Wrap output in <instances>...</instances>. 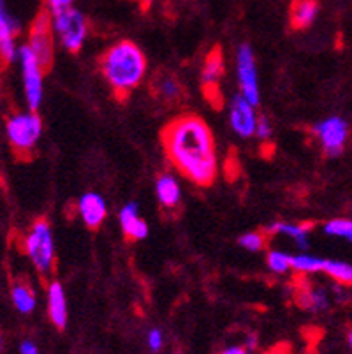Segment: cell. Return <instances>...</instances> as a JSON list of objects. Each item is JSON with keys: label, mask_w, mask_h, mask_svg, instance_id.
<instances>
[{"label": "cell", "mask_w": 352, "mask_h": 354, "mask_svg": "<svg viewBox=\"0 0 352 354\" xmlns=\"http://www.w3.org/2000/svg\"><path fill=\"white\" fill-rule=\"evenodd\" d=\"M164 152L183 178L208 187L219 175L217 143L212 129L199 115L182 113L171 118L160 133Z\"/></svg>", "instance_id": "6da1fadb"}, {"label": "cell", "mask_w": 352, "mask_h": 354, "mask_svg": "<svg viewBox=\"0 0 352 354\" xmlns=\"http://www.w3.org/2000/svg\"><path fill=\"white\" fill-rule=\"evenodd\" d=\"M99 69L118 101H125L147 76L145 53L132 41H118L99 57Z\"/></svg>", "instance_id": "7a4b0ae2"}, {"label": "cell", "mask_w": 352, "mask_h": 354, "mask_svg": "<svg viewBox=\"0 0 352 354\" xmlns=\"http://www.w3.org/2000/svg\"><path fill=\"white\" fill-rule=\"evenodd\" d=\"M25 252L30 257L34 263L35 270L43 275L53 272L55 268V241L53 233H51V226L48 221L39 218L34 222V226L28 231L27 238H25Z\"/></svg>", "instance_id": "3957f363"}, {"label": "cell", "mask_w": 352, "mask_h": 354, "mask_svg": "<svg viewBox=\"0 0 352 354\" xmlns=\"http://www.w3.org/2000/svg\"><path fill=\"white\" fill-rule=\"evenodd\" d=\"M51 25H53V32L58 41H60V44L69 53H77L82 50L83 44H85L86 34H89V25H86L85 16L76 8H67L64 11L53 12L51 15Z\"/></svg>", "instance_id": "277c9868"}, {"label": "cell", "mask_w": 352, "mask_h": 354, "mask_svg": "<svg viewBox=\"0 0 352 354\" xmlns=\"http://www.w3.org/2000/svg\"><path fill=\"white\" fill-rule=\"evenodd\" d=\"M11 147L19 153L32 152L43 134V122L35 111L12 115L6 125Z\"/></svg>", "instance_id": "5b68a950"}, {"label": "cell", "mask_w": 352, "mask_h": 354, "mask_svg": "<svg viewBox=\"0 0 352 354\" xmlns=\"http://www.w3.org/2000/svg\"><path fill=\"white\" fill-rule=\"evenodd\" d=\"M18 59L19 64H21V74H24L27 104L30 108V111H37V108L43 102V78L46 71L41 66V62H39V59L34 55V51L28 48V44L19 48Z\"/></svg>", "instance_id": "8992f818"}, {"label": "cell", "mask_w": 352, "mask_h": 354, "mask_svg": "<svg viewBox=\"0 0 352 354\" xmlns=\"http://www.w3.org/2000/svg\"><path fill=\"white\" fill-rule=\"evenodd\" d=\"M237 69L240 94L243 95L250 104L257 106L261 101V90L259 82H257L256 57H254V51H252L250 44H240V48H238Z\"/></svg>", "instance_id": "52a82bcc"}, {"label": "cell", "mask_w": 352, "mask_h": 354, "mask_svg": "<svg viewBox=\"0 0 352 354\" xmlns=\"http://www.w3.org/2000/svg\"><path fill=\"white\" fill-rule=\"evenodd\" d=\"M53 25H51V16L46 11L39 12L34 20L28 34V48L34 51L44 71H48L53 64Z\"/></svg>", "instance_id": "ba28073f"}, {"label": "cell", "mask_w": 352, "mask_h": 354, "mask_svg": "<svg viewBox=\"0 0 352 354\" xmlns=\"http://www.w3.org/2000/svg\"><path fill=\"white\" fill-rule=\"evenodd\" d=\"M312 134L329 157L342 153L349 140V124L340 117H328L312 127Z\"/></svg>", "instance_id": "9c48e42d"}, {"label": "cell", "mask_w": 352, "mask_h": 354, "mask_svg": "<svg viewBox=\"0 0 352 354\" xmlns=\"http://www.w3.org/2000/svg\"><path fill=\"white\" fill-rule=\"evenodd\" d=\"M224 55H222L221 48H213L208 55H206L205 66L201 71V86L203 94H205L206 101L213 104L215 108L222 106V90L221 82L224 76Z\"/></svg>", "instance_id": "30bf717a"}, {"label": "cell", "mask_w": 352, "mask_h": 354, "mask_svg": "<svg viewBox=\"0 0 352 354\" xmlns=\"http://www.w3.org/2000/svg\"><path fill=\"white\" fill-rule=\"evenodd\" d=\"M256 106L250 104L241 94H237L229 102V122H231L232 131L240 138L256 136L257 127Z\"/></svg>", "instance_id": "8fae6325"}, {"label": "cell", "mask_w": 352, "mask_h": 354, "mask_svg": "<svg viewBox=\"0 0 352 354\" xmlns=\"http://www.w3.org/2000/svg\"><path fill=\"white\" fill-rule=\"evenodd\" d=\"M19 27L18 21L6 9L4 0H0V64H11L18 57L16 48V34Z\"/></svg>", "instance_id": "7c38bea8"}, {"label": "cell", "mask_w": 352, "mask_h": 354, "mask_svg": "<svg viewBox=\"0 0 352 354\" xmlns=\"http://www.w3.org/2000/svg\"><path fill=\"white\" fill-rule=\"evenodd\" d=\"M77 212L82 215V221L90 230H97L102 226V222L108 217V207L102 196L97 192H86L77 201Z\"/></svg>", "instance_id": "4fadbf2b"}, {"label": "cell", "mask_w": 352, "mask_h": 354, "mask_svg": "<svg viewBox=\"0 0 352 354\" xmlns=\"http://www.w3.org/2000/svg\"><path fill=\"white\" fill-rule=\"evenodd\" d=\"M151 92L164 104H176L183 99V86L174 74L159 71L151 78Z\"/></svg>", "instance_id": "5bb4252c"}, {"label": "cell", "mask_w": 352, "mask_h": 354, "mask_svg": "<svg viewBox=\"0 0 352 354\" xmlns=\"http://www.w3.org/2000/svg\"><path fill=\"white\" fill-rule=\"evenodd\" d=\"M120 227L125 238L131 241H140L148 236V224L140 214V208L136 203H127L118 214Z\"/></svg>", "instance_id": "9a60e30c"}, {"label": "cell", "mask_w": 352, "mask_h": 354, "mask_svg": "<svg viewBox=\"0 0 352 354\" xmlns=\"http://www.w3.org/2000/svg\"><path fill=\"white\" fill-rule=\"evenodd\" d=\"M48 315L58 330H64L67 326L66 291H64L62 284L57 281L48 286Z\"/></svg>", "instance_id": "2e32d148"}, {"label": "cell", "mask_w": 352, "mask_h": 354, "mask_svg": "<svg viewBox=\"0 0 352 354\" xmlns=\"http://www.w3.org/2000/svg\"><path fill=\"white\" fill-rule=\"evenodd\" d=\"M319 12V0H293L289 8V24L295 30L312 27Z\"/></svg>", "instance_id": "e0dca14e"}, {"label": "cell", "mask_w": 352, "mask_h": 354, "mask_svg": "<svg viewBox=\"0 0 352 354\" xmlns=\"http://www.w3.org/2000/svg\"><path fill=\"white\" fill-rule=\"evenodd\" d=\"M155 192H157V199H159L160 207L173 210L182 201V189H180L178 180L174 178L169 173H163L157 178L155 183Z\"/></svg>", "instance_id": "ac0fdd59"}, {"label": "cell", "mask_w": 352, "mask_h": 354, "mask_svg": "<svg viewBox=\"0 0 352 354\" xmlns=\"http://www.w3.org/2000/svg\"><path fill=\"white\" fill-rule=\"evenodd\" d=\"M312 230V224H290V222H273L266 227L268 236L270 234H284V236L290 238L295 241L299 249H306L308 247V234Z\"/></svg>", "instance_id": "d6986e66"}, {"label": "cell", "mask_w": 352, "mask_h": 354, "mask_svg": "<svg viewBox=\"0 0 352 354\" xmlns=\"http://www.w3.org/2000/svg\"><path fill=\"white\" fill-rule=\"evenodd\" d=\"M296 300L303 308L312 312H322L329 307V296L322 288L306 286V288L299 289Z\"/></svg>", "instance_id": "ffe728a7"}, {"label": "cell", "mask_w": 352, "mask_h": 354, "mask_svg": "<svg viewBox=\"0 0 352 354\" xmlns=\"http://www.w3.org/2000/svg\"><path fill=\"white\" fill-rule=\"evenodd\" d=\"M322 273H326L337 284L345 286V288H352V265L347 263V261L326 259Z\"/></svg>", "instance_id": "44dd1931"}, {"label": "cell", "mask_w": 352, "mask_h": 354, "mask_svg": "<svg viewBox=\"0 0 352 354\" xmlns=\"http://www.w3.org/2000/svg\"><path fill=\"white\" fill-rule=\"evenodd\" d=\"M326 259L317 256H312V254H296L293 256V270L299 275H314L324 270Z\"/></svg>", "instance_id": "7402d4cb"}, {"label": "cell", "mask_w": 352, "mask_h": 354, "mask_svg": "<svg viewBox=\"0 0 352 354\" xmlns=\"http://www.w3.org/2000/svg\"><path fill=\"white\" fill-rule=\"evenodd\" d=\"M12 301L21 314H30L34 310L35 296L27 282H18V284L12 286Z\"/></svg>", "instance_id": "603a6c76"}, {"label": "cell", "mask_w": 352, "mask_h": 354, "mask_svg": "<svg viewBox=\"0 0 352 354\" xmlns=\"http://www.w3.org/2000/svg\"><path fill=\"white\" fill-rule=\"evenodd\" d=\"M324 233L328 236L342 238L352 243V218H333L324 224Z\"/></svg>", "instance_id": "cb8c5ba5"}, {"label": "cell", "mask_w": 352, "mask_h": 354, "mask_svg": "<svg viewBox=\"0 0 352 354\" xmlns=\"http://www.w3.org/2000/svg\"><path fill=\"white\" fill-rule=\"evenodd\" d=\"M266 265L273 273H287L293 270V256L282 250H270L266 256Z\"/></svg>", "instance_id": "d4e9b609"}, {"label": "cell", "mask_w": 352, "mask_h": 354, "mask_svg": "<svg viewBox=\"0 0 352 354\" xmlns=\"http://www.w3.org/2000/svg\"><path fill=\"white\" fill-rule=\"evenodd\" d=\"M238 243L250 252H259L266 247L268 233L266 231H248V233L241 234Z\"/></svg>", "instance_id": "484cf974"}, {"label": "cell", "mask_w": 352, "mask_h": 354, "mask_svg": "<svg viewBox=\"0 0 352 354\" xmlns=\"http://www.w3.org/2000/svg\"><path fill=\"white\" fill-rule=\"evenodd\" d=\"M271 134H273V129H271V124L270 120H268V117H259V120H257V127H256L257 140H261L264 143V141L270 140Z\"/></svg>", "instance_id": "4316f807"}, {"label": "cell", "mask_w": 352, "mask_h": 354, "mask_svg": "<svg viewBox=\"0 0 352 354\" xmlns=\"http://www.w3.org/2000/svg\"><path fill=\"white\" fill-rule=\"evenodd\" d=\"M147 342H148V347H150L151 351H159L164 344V335L160 333V330L154 328V330L148 331Z\"/></svg>", "instance_id": "83f0119b"}, {"label": "cell", "mask_w": 352, "mask_h": 354, "mask_svg": "<svg viewBox=\"0 0 352 354\" xmlns=\"http://www.w3.org/2000/svg\"><path fill=\"white\" fill-rule=\"evenodd\" d=\"M48 2V8H50V12L53 15V12H58V11H64V9L67 8H73L74 0H46Z\"/></svg>", "instance_id": "f1b7e54d"}, {"label": "cell", "mask_w": 352, "mask_h": 354, "mask_svg": "<svg viewBox=\"0 0 352 354\" xmlns=\"http://www.w3.org/2000/svg\"><path fill=\"white\" fill-rule=\"evenodd\" d=\"M261 354H293V351H290L289 344L280 342V344H275V346H271L270 349H266Z\"/></svg>", "instance_id": "f546056e"}, {"label": "cell", "mask_w": 352, "mask_h": 354, "mask_svg": "<svg viewBox=\"0 0 352 354\" xmlns=\"http://www.w3.org/2000/svg\"><path fill=\"white\" fill-rule=\"evenodd\" d=\"M19 353L21 354H39V349H37V346L32 342V340H25V342H21V346H19Z\"/></svg>", "instance_id": "4dcf8cb0"}, {"label": "cell", "mask_w": 352, "mask_h": 354, "mask_svg": "<svg viewBox=\"0 0 352 354\" xmlns=\"http://www.w3.org/2000/svg\"><path fill=\"white\" fill-rule=\"evenodd\" d=\"M221 354H248V349L243 346H229L221 351Z\"/></svg>", "instance_id": "1f68e13d"}, {"label": "cell", "mask_w": 352, "mask_h": 354, "mask_svg": "<svg viewBox=\"0 0 352 354\" xmlns=\"http://www.w3.org/2000/svg\"><path fill=\"white\" fill-rule=\"evenodd\" d=\"M347 342H349V346H351V349H352V328H351V331H349V335H347Z\"/></svg>", "instance_id": "d6a6232c"}, {"label": "cell", "mask_w": 352, "mask_h": 354, "mask_svg": "<svg viewBox=\"0 0 352 354\" xmlns=\"http://www.w3.org/2000/svg\"><path fill=\"white\" fill-rule=\"evenodd\" d=\"M2 349H4V337L0 333V353H2Z\"/></svg>", "instance_id": "836d02e7"}, {"label": "cell", "mask_w": 352, "mask_h": 354, "mask_svg": "<svg viewBox=\"0 0 352 354\" xmlns=\"http://www.w3.org/2000/svg\"><path fill=\"white\" fill-rule=\"evenodd\" d=\"M148 2H151V0H147V4H148Z\"/></svg>", "instance_id": "e575fe53"}]
</instances>
